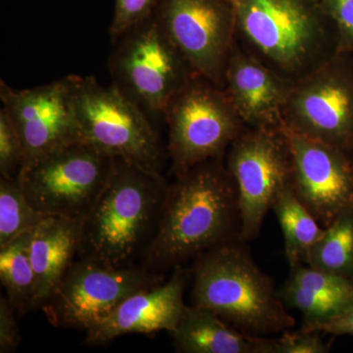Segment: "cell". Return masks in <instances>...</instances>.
<instances>
[{
    "instance_id": "4316f807",
    "label": "cell",
    "mask_w": 353,
    "mask_h": 353,
    "mask_svg": "<svg viewBox=\"0 0 353 353\" xmlns=\"http://www.w3.org/2000/svg\"><path fill=\"white\" fill-rule=\"evenodd\" d=\"M331 347L332 343L318 332L299 329L294 333L285 331L280 338L274 339L272 353H327Z\"/></svg>"
},
{
    "instance_id": "d4e9b609",
    "label": "cell",
    "mask_w": 353,
    "mask_h": 353,
    "mask_svg": "<svg viewBox=\"0 0 353 353\" xmlns=\"http://www.w3.org/2000/svg\"><path fill=\"white\" fill-rule=\"evenodd\" d=\"M160 0H115L112 23L109 28L111 41L116 43L129 30L153 15Z\"/></svg>"
},
{
    "instance_id": "ac0fdd59",
    "label": "cell",
    "mask_w": 353,
    "mask_h": 353,
    "mask_svg": "<svg viewBox=\"0 0 353 353\" xmlns=\"http://www.w3.org/2000/svg\"><path fill=\"white\" fill-rule=\"evenodd\" d=\"M82 220L48 216L32 231L30 256L34 278V308L41 307L75 261L82 240Z\"/></svg>"
},
{
    "instance_id": "30bf717a",
    "label": "cell",
    "mask_w": 353,
    "mask_h": 353,
    "mask_svg": "<svg viewBox=\"0 0 353 353\" xmlns=\"http://www.w3.org/2000/svg\"><path fill=\"white\" fill-rule=\"evenodd\" d=\"M162 282L161 274L143 265L115 268L78 256L41 308L53 326L85 333L127 297Z\"/></svg>"
},
{
    "instance_id": "277c9868",
    "label": "cell",
    "mask_w": 353,
    "mask_h": 353,
    "mask_svg": "<svg viewBox=\"0 0 353 353\" xmlns=\"http://www.w3.org/2000/svg\"><path fill=\"white\" fill-rule=\"evenodd\" d=\"M241 241L209 250L192 268V305L213 311L230 325L253 336L284 333L296 320L274 281L255 263Z\"/></svg>"
},
{
    "instance_id": "5b68a950",
    "label": "cell",
    "mask_w": 353,
    "mask_h": 353,
    "mask_svg": "<svg viewBox=\"0 0 353 353\" xmlns=\"http://www.w3.org/2000/svg\"><path fill=\"white\" fill-rule=\"evenodd\" d=\"M73 76L74 105L83 139L113 158L162 174L163 150L150 115L111 85Z\"/></svg>"
},
{
    "instance_id": "7c38bea8",
    "label": "cell",
    "mask_w": 353,
    "mask_h": 353,
    "mask_svg": "<svg viewBox=\"0 0 353 353\" xmlns=\"http://www.w3.org/2000/svg\"><path fill=\"white\" fill-rule=\"evenodd\" d=\"M154 15L196 75L224 88L236 39L232 0H160Z\"/></svg>"
},
{
    "instance_id": "7a4b0ae2",
    "label": "cell",
    "mask_w": 353,
    "mask_h": 353,
    "mask_svg": "<svg viewBox=\"0 0 353 353\" xmlns=\"http://www.w3.org/2000/svg\"><path fill=\"white\" fill-rule=\"evenodd\" d=\"M236 41L294 85L339 54L338 32L320 0H232Z\"/></svg>"
},
{
    "instance_id": "8fae6325",
    "label": "cell",
    "mask_w": 353,
    "mask_h": 353,
    "mask_svg": "<svg viewBox=\"0 0 353 353\" xmlns=\"http://www.w3.org/2000/svg\"><path fill=\"white\" fill-rule=\"evenodd\" d=\"M284 128L353 152V58L338 54L294 83L284 111Z\"/></svg>"
},
{
    "instance_id": "f546056e",
    "label": "cell",
    "mask_w": 353,
    "mask_h": 353,
    "mask_svg": "<svg viewBox=\"0 0 353 353\" xmlns=\"http://www.w3.org/2000/svg\"><path fill=\"white\" fill-rule=\"evenodd\" d=\"M350 158H352V162H353V152L352 153V154H350Z\"/></svg>"
},
{
    "instance_id": "5bb4252c",
    "label": "cell",
    "mask_w": 353,
    "mask_h": 353,
    "mask_svg": "<svg viewBox=\"0 0 353 353\" xmlns=\"http://www.w3.org/2000/svg\"><path fill=\"white\" fill-rule=\"evenodd\" d=\"M284 131L292 152V187L299 201L324 228L341 215L353 212L350 155L285 128Z\"/></svg>"
},
{
    "instance_id": "4fadbf2b",
    "label": "cell",
    "mask_w": 353,
    "mask_h": 353,
    "mask_svg": "<svg viewBox=\"0 0 353 353\" xmlns=\"http://www.w3.org/2000/svg\"><path fill=\"white\" fill-rule=\"evenodd\" d=\"M0 99L22 141L23 166L85 141L74 105L72 75L27 90H15L1 81Z\"/></svg>"
},
{
    "instance_id": "cb8c5ba5",
    "label": "cell",
    "mask_w": 353,
    "mask_h": 353,
    "mask_svg": "<svg viewBox=\"0 0 353 353\" xmlns=\"http://www.w3.org/2000/svg\"><path fill=\"white\" fill-rule=\"evenodd\" d=\"M25 161L24 148L10 115L0 109V175L14 179L19 175Z\"/></svg>"
},
{
    "instance_id": "83f0119b",
    "label": "cell",
    "mask_w": 353,
    "mask_h": 353,
    "mask_svg": "<svg viewBox=\"0 0 353 353\" xmlns=\"http://www.w3.org/2000/svg\"><path fill=\"white\" fill-rule=\"evenodd\" d=\"M15 307L6 296L0 297V352H14L21 343Z\"/></svg>"
},
{
    "instance_id": "e0dca14e",
    "label": "cell",
    "mask_w": 353,
    "mask_h": 353,
    "mask_svg": "<svg viewBox=\"0 0 353 353\" xmlns=\"http://www.w3.org/2000/svg\"><path fill=\"white\" fill-rule=\"evenodd\" d=\"M279 294L301 314V329L314 332L353 307V283L305 263L290 267Z\"/></svg>"
},
{
    "instance_id": "603a6c76",
    "label": "cell",
    "mask_w": 353,
    "mask_h": 353,
    "mask_svg": "<svg viewBox=\"0 0 353 353\" xmlns=\"http://www.w3.org/2000/svg\"><path fill=\"white\" fill-rule=\"evenodd\" d=\"M46 217L32 205L18 178H0V248L32 231Z\"/></svg>"
},
{
    "instance_id": "8992f818",
    "label": "cell",
    "mask_w": 353,
    "mask_h": 353,
    "mask_svg": "<svg viewBox=\"0 0 353 353\" xmlns=\"http://www.w3.org/2000/svg\"><path fill=\"white\" fill-rule=\"evenodd\" d=\"M115 43L108 62L112 85L148 115L164 117L172 99L197 75L154 14Z\"/></svg>"
},
{
    "instance_id": "44dd1931",
    "label": "cell",
    "mask_w": 353,
    "mask_h": 353,
    "mask_svg": "<svg viewBox=\"0 0 353 353\" xmlns=\"http://www.w3.org/2000/svg\"><path fill=\"white\" fill-rule=\"evenodd\" d=\"M32 231L0 248V280L19 314L34 309L36 278L30 256Z\"/></svg>"
},
{
    "instance_id": "3957f363",
    "label": "cell",
    "mask_w": 353,
    "mask_h": 353,
    "mask_svg": "<svg viewBox=\"0 0 353 353\" xmlns=\"http://www.w3.org/2000/svg\"><path fill=\"white\" fill-rule=\"evenodd\" d=\"M168 185L162 174L114 158L108 182L83 220L78 256L115 268L137 265L157 231Z\"/></svg>"
},
{
    "instance_id": "d6986e66",
    "label": "cell",
    "mask_w": 353,
    "mask_h": 353,
    "mask_svg": "<svg viewBox=\"0 0 353 353\" xmlns=\"http://www.w3.org/2000/svg\"><path fill=\"white\" fill-rule=\"evenodd\" d=\"M178 352L272 353L274 339L243 333L213 311L188 305L171 334Z\"/></svg>"
},
{
    "instance_id": "52a82bcc",
    "label": "cell",
    "mask_w": 353,
    "mask_h": 353,
    "mask_svg": "<svg viewBox=\"0 0 353 353\" xmlns=\"http://www.w3.org/2000/svg\"><path fill=\"white\" fill-rule=\"evenodd\" d=\"M175 176L226 157L246 126L224 88L196 76L172 99L164 113Z\"/></svg>"
},
{
    "instance_id": "9a60e30c",
    "label": "cell",
    "mask_w": 353,
    "mask_h": 353,
    "mask_svg": "<svg viewBox=\"0 0 353 353\" xmlns=\"http://www.w3.org/2000/svg\"><path fill=\"white\" fill-rule=\"evenodd\" d=\"M192 269H174L170 279L127 297L99 324L85 332L83 345H105L119 336L134 334L173 333L187 308L185 290Z\"/></svg>"
},
{
    "instance_id": "ffe728a7",
    "label": "cell",
    "mask_w": 353,
    "mask_h": 353,
    "mask_svg": "<svg viewBox=\"0 0 353 353\" xmlns=\"http://www.w3.org/2000/svg\"><path fill=\"white\" fill-rule=\"evenodd\" d=\"M272 210L282 229L290 268L304 263L309 248L321 238L325 228L299 201L292 185L279 194Z\"/></svg>"
},
{
    "instance_id": "2e32d148",
    "label": "cell",
    "mask_w": 353,
    "mask_h": 353,
    "mask_svg": "<svg viewBox=\"0 0 353 353\" xmlns=\"http://www.w3.org/2000/svg\"><path fill=\"white\" fill-rule=\"evenodd\" d=\"M292 85L246 52L234 39L224 88L246 127H284L283 111Z\"/></svg>"
},
{
    "instance_id": "9c48e42d",
    "label": "cell",
    "mask_w": 353,
    "mask_h": 353,
    "mask_svg": "<svg viewBox=\"0 0 353 353\" xmlns=\"http://www.w3.org/2000/svg\"><path fill=\"white\" fill-rule=\"evenodd\" d=\"M238 194L241 243L259 236L279 194L292 185V152L284 128L246 127L225 157Z\"/></svg>"
},
{
    "instance_id": "484cf974",
    "label": "cell",
    "mask_w": 353,
    "mask_h": 353,
    "mask_svg": "<svg viewBox=\"0 0 353 353\" xmlns=\"http://www.w3.org/2000/svg\"><path fill=\"white\" fill-rule=\"evenodd\" d=\"M334 23L339 38V54L353 58V0H320Z\"/></svg>"
},
{
    "instance_id": "ba28073f",
    "label": "cell",
    "mask_w": 353,
    "mask_h": 353,
    "mask_svg": "<svg viewBox=\"0 0 353 353\" xmlns=\"http://www.w3.org/2000/svg\"><path fill=\"white\" fill-rule=\"evenodd\" d=\"M113 163V157L81 141L25 165L17 178L32 205L43 214L83 221Z\"/></svg>"
},
{
    "instance_id": "7402d4cb",
    "label": "cell",
    "mask_w": 353,
    "mask_h": 353,
    "mask_svg": "<svg viewBox=\"0 0 353 353\" xmlns=\"http://www.w3.org/2000/svg\"><path fill=\"white\" fill-rule=\"evenodd\" d=\"M304 263L353 283V212L345 213L325 228L309 248Z\"/></svg>"
},
{
    "instance_id": "6da1fadb",
    "label": "cell",
    "mask_w": 353,
    "mask_h": 353,
    "mask_svg": "<svg viewBox=\"0 0 353 353\" xmlns=\"http://www.w3.org/2000/svg\"><path fill=\"white\" fill-rule=\"evenodd\" d=\"M236 187L225 158L196 165L168 185L157 231L143 255L148 270H174L209 250L241 241Z\"/></svg>"
},
{
    "instance_id": "f1b7e54d",
    "label": "cell",
    "mask_w": 353,
    "mask_h": 353,
    "mask_svg": "<svg viewBox=\"0 0 353 353\" xmlns=\"http://www.w3.org/2000/svg\"><path fill=\"white\" fill-rule=\"evenodd\" d=\"M314 332L334 336H353V307L331 321L318 327Z\"/></svg>"
}]
</instances>
